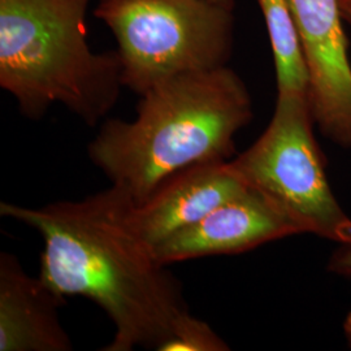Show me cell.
Instances as JSON below:
<instances>
[{
	"label": "cell",
	"instance_id": "6da1fadb",
	"mask_svg": "<svg viewBox=\"0 0 351 351\" xmlns=\"http://www.w3.org/2000/svg\"><path fill=\"white\" fill-rule=\"evenodd\" d=\"M132 199L110 186L42 207L1 202L0 215L43 239L39 280L56 295L84 297L112 322L104 351H160L190 314L182 285L129 224Z\"/></svg>",
	"mask_w": 351,
	"mask_h": 351
},
{
	"label": "cell",
	"instance_id": "7a4b0ae2",
	"mask_svg": "<svg viewBox=\"0 0 351 351\" xmlns=\"http://www.w3.org/2000/svg\"><path fill=\"white\" fill-rule=\"evenodd\" d=\"M251 119L250 93L226 65L182 73L142 94L133 120H106L88 158L139 204L186 168L230 160Z\"/></svg>",
	"mask_w": 351,
	"mask_h": 351
},
{
	"label": "cell",
	"instance_id": "3957f363",
	"mask_svg": "<svg viewBox=\"0 0 351 351\" xmlns=\"http://www.w3.org/2000/svg\"><path fill=\"white\" fill-rule=\"evenodd\" d=\"M90 0H0V86L32 120L63 104L95 126L124 88L117 51L90 49Z\"/></svg>",
	"mask_w": 351,
	"mask_h": 351
},
{
	"label": "cell",
	"instance_id": "277c9868",
	"mask_svg": "<svg viewBox=\"0 0 351 351\" xmlns=\"http://www.w3.org/2000/svg\"><path fill=\"white\" fill-rule=\"evenodd\" d=\"M233 10L213 0H101L94 16L116 38L124 88L141 97L171 77L226 66Z\"/></svg>",
	"mask_w": 351,
	"mask_h": 351
},
{
	"label": "cell",
	"instance_id": "5b68a950",
	"mask_svg": "<svg viewBox=\"0 0 351 351\" xmlns=\"http://www.w3.org/2000/svg\"><path fill=\"white\" fill-rule=\"evenodd\" d=\"M307 94H277L262 136L228 163L246 186L289 215L302 233L351 242V219L329 186Z\"/></svg>",
	"mask_w": 351,
	"mask_h": 351
},
{
	"label": "cell",
	"instance_id": "8992f818",
	"mask_svg": "<svg viewBox=\"0 0 351 351\" xmlns=\"http://www.w3.org/2000/svg\"><path fill=\"white\" fill-rule=\"evenodd\" d=\"M308 75V101L323 134L351 146V62L339 0H290Z\"/></svg>",
	"mask_w": 351,
	"mask_h": 351
},
{
	"label": "cell",
	"instance_id": "52a82bcc",
	"mask_svg": "<svg viewBox=\"0 0 351 351\" xmlns=\"http://www.w3.org/2000/svg\"><path fill=\"white\" fill-rule=\"evenodd\" d=\"M301 233L300 226L276 203L247 186L197 224L164 239L154 251L162 263L169 265L206 256L241 254Z\"/></svg>",
	"mask_w": 351,
	"mask_h": 351
},
{
	"label": "cell",
	"instance_id": "ba28073f",
	"mask_svg": "<svg viewBox=\"0 0 351 351\" xmlns=\"http://www.w3.org/2000/svg\"><path fill=\"white\" fill-rule=\"evenodd\" d=\"M228 162L194 165L169 177L146 201L130 203L129 224L151 247L197 224L247 189Z\"/></svg>",
	"mask_w": 351,
	"mask_h": 351
},
{
	"label": "cell",
	"instance_id": "9c48e42d",
	"mask_svg": "<svg viewBox=\"0 0 351 351\" xmlns=\"http://www.w3.org/2000/svg\"><path fill=\"white\" fill-rule=\"evenodd\" d=\"M64 303L14 255L0 254V351L73 350L59 317Z\"/></svg>",
	"mask_w": 351,
	"mask_h": 351
},
{
	"label": "cell",
	"instance_id": "30bf717a",
	"mask_svg": "<svg viewBox=\"0 0 351 351\" xmlns=\"http://www.w3.org/2000/svg\"><path fill=\"white\" fill-rule=\"evenodd\" d=\"M269 36L277 94H307L308 75L290 0H258Z\"/></svg>",
	"mask_w": 351,
	"mask_h": 351
},
{
	"label": "cell",
	"instance_id": "8fae6325",
	"mask_svg": "<svg viewBox=\"0 0 351 351\" xmlns=\"http://www.w3.org/2000/svg\"><path fill=\"white\" fill-rule=\"evenodd\" d=\"M229 346L206 322L189 314L160 351H226Z\"/></svg>",
	"mask_w": 351,
	"mask_h": 351
},
{
	"label": "cell",
	"instance_id": "7c38bea8",
	"mask_svg": "<svg viewBox=\"0 0 351 351\" xmlns=\"http://www.w3.org/2000/svg\"><path fill=\"white\" fill-rule=\"evenodd\" d=\"M329 269L335 274L351 277V242L343 243V246L333 255Z\"/></svg>",
	"mask_w": 351,
	"mask_h": 351
},
{
	"label": "cell",
	"instance_id": "4fadbf2b",
	"mask_svg": "<svg viewBox=\"0 0 351 351\" xmlns=\"http://www.w3.org/2000/svg\"><path fill=\"white\" fill-rule=\"evenodd\" d=\"M339 4L343 21L351 25V0H339Z\"/></svg>",
	"mask_w": 351,
	"mask_h": 351
},
{
	"label": "cell",
	"instance_id": "5bb4252c",
	"mask_svg": "<svg viewBox=\"0 0 351 351\" xmlns=\"http://www.w3.org/2000/svg\"><path fill=\"white\" fill-rule=\"evenodd\" d=\"M345 333H346V337L349 339V343L351 346V313L348 315L346 322H345Z\"/></svg>",
	"mask_w": 351,
	"mask_h": 351
},
{
	"label": "cell",
	"instance_id": "9a60e30c",
	"mask_svg": "<svg viewBox=\"0 0 351 351\" xmlns=\"http://www.w3.org/2000/svg\"><path fill=\"white\" fill-rule=\"evenodd\" d=\"M213 1L224 4V5H228V7H234V0H213Z\"/></svg>",
	"mask_w": 351,
	"mask_h": 351
}]
</instances>
